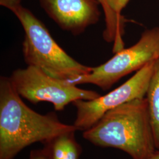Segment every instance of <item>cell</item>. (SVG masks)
<instances>
[{
    "instance_id": "obj_5",
    "label": "cell",
    "mask_w": 159,
    "mask_h": 159,
    "mask_svg": "<svg viewBox=\"0 0 159 159\" xmlns=\"http://www.w3.org/2000/svg\"><path fill=\"white\" fill-rule=\"evenodd\" d=\"M9 78L21 97L33 104L51 102L56 111H62L76 100H91L100 96L96 91L80 89L68 80L54 78L33 66L17 69Z\"/></svg>"
},
{
    "instance_id": "obj_11",
    "label": "cell",
    "mask_w": 159,
    "mask_h": 159,
    "mask_svg": "<svg viewBox=\"0 0 159 159\" xmlns=\"http://www.w3.org/2000/svg\"><path fill=\"white\" fill-rule=\"evenodd\" d=\"M130 0H107L108 4L111 10L118 16H121V11Z\"/></svg>"
},
{
    "instance_id": "obj_3",
    "label": "cell",
    "mask_w": 159,
    "mask_h": 159,
    "mask_svg": "<svg viewBox=\"0 0 159 159\" xmlns=\"http://www.w3.org/2000/svg\"><path fill=\"white\" fill-rule=\"evenodd\" d=\"M0 4L12 12L23 26V56L28 66L69 81L91 72L93 67L77 61L57 44L43 23L23 6L21 0H0Z\"/></svg>"
},
{
    "instance_id": "obj_4",
    "label": "cell",
    "mask_w": 159,
    "mask_h": 159,
    "mask_svg": "<svg viewBox=\"0 0 159 159\" xmlns=\"http://www.w3.org/2000/svg\"><path fill=\"white\" fill-rule=\"evenodd\" d=\"M89 74L69 81L75 85L91 84L107 90L120 80L159 57V27L148 30L130 48L123 49Z\"/></svg>"
},
{
    "instance_id": "obj_12",
    "label": "cell",
    "mask_w": 159,
    "mask_h": 159,
    "mask_svg": "<svg viewBox=\"0 0 159 159\" xmlns=\"http://www.w3.org/2000/svg\"><path fill=\"white\" fill-rule=\"evenodd\" d=\"M29 159H51L46 153L44 148L41 150H32L29 156Z\"/></svg>"
},
{
    "instance_id": "obj_2",
    "label": "cell",
    "mask_w": 159,
    "mask_h": 159,
    "mask_svg": "<svg viewBox=\"0 0 159 159\" xmlns=\"http://www.w3.org/2000/svg\"><path fill=\"white\" fill-rule=\"evenodd\" d=\"M83 137L96 146L122 150L132 159H152L157 150L146 97L109 110Z\"/></svg>"
},
{
    "instance_id": "obj_7",
    "label": "cell",
    "mask_w": 159,
    "mask_h": 159,
    "mask_svg": "<svg viewBox=\"0 0 159 159\" xmlns=\"http://www.w3.org/2000/svg\"><path fill=\"white\" fill-rule=\"evenodd\" d=\"M48 16L61 29L74 35L98 22L101 12L97 0H39Z\"/></svg>"
},
{
    "instance_id": "obj_9",
    "label": "cell",
    "mask_w": 159,
    "mask_h": 159,
    "mask_svg": "<svg viewBox=\"0 0 159 159\" xmlns=\"http://www.w3.org/2000/svg\"><path fill=\"white\" fill-rule=\"evenodd\" d=\"M97 1L102 7L105 15L106 29L103 33V38L108 43H113V51L116 53L124 49L125 43L123 36L127 20L123 16H118L111 10L108 6L107 0Z\"/></svg>"
},
{
    "instance_id": "obj_8",
    "label": "cell",
    "mask_w": 159,
    "mask_h": 159,
    "mask_svg": "<svg viewBox=\"0 0 159 159\" xmlns=\"http://www.w3.org/2000/svg\"><path fill=\"white\" fill-rule=\"evenodd\" d=\"M75 131L64 133L44 143L51 159H79L82 148L75 138Z\"/></svg>"
},
{
    "instance_id": "obj_13",
    "label": "cell",
    "mask_w": 159,
    "mask_h": 159,
    "mask_svg": "<svg viewBox=\"0 0 159 159\" xmlns=\"http://www.w3.org/2000/svg\"><path fill=\"white\" fill-rule=\"evenodd\" d=\"M152 159H159V151L157 150L155 153L154 154L153 156Z\"/></svg>"
},
{
    "instance_id": "obj_10",
    "label": "cell",
    "mask_w": 159,
    "mask_h": 159,
    "mask_svg": "<svg viewBox=\"0 0 159 159\" xmlns=\"http://www.w3.org/2000/svg\"><path fill=\"white\" fill-rule=\"evenodd\" d=\"M146 98L148 101V113L153 131L156 147L159 150V57L154 63Z\"/></svg>"
},
{
    "instance_id": "obj_6",
    "label": "cell",
    "mask_w": 159,
    "mask_h": 159,
    "mask_svg": "<svg viewBox=\"0 0 159 159\" xmlns=\"http://www.w3.org/2000/svg\"><path fill=\"white\" fill-rule=\"evenodd\" d=\"M157 60V59H156ZM156 60L147 64L117 89L91 100H79L73 102L76 108L73 125L77 130H87L98 121L109 110L146 96Z\"/></svg>"
},
{
    "instance_id": "obj_1",
    "label": "cell",
    "mask_w": 159,
    "mask_h": 159,
    "mask_svg": "<svg viewBox=\"0 0 159 159\" xmlns=\"http://www.w3.org/2000/svg\"><path fill=\"white\" fill-rule=\"evenodd\" d=\"M77 131L54 112L41 114L21 99L9 77L0 79V159H14L34 143L43 144L64 133Z\"/></svg>"
}]
</instances>
